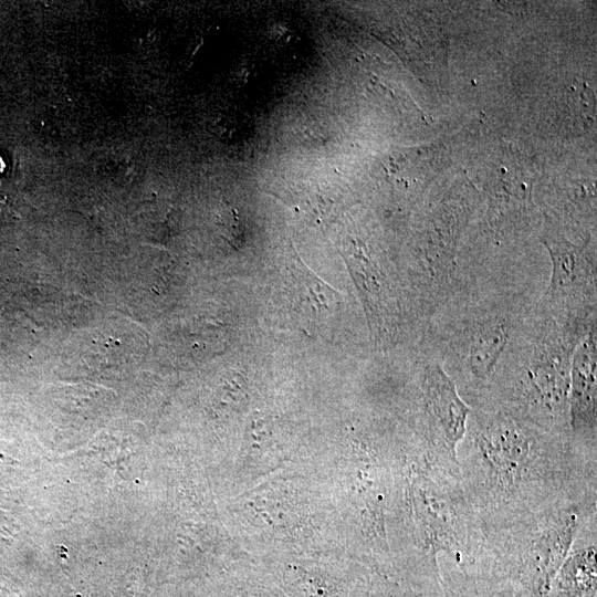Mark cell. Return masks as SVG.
I'll return each instance as SVG.
<instances>
[{
    "label": "cell",
    "mask_w": 597,
    "mask_h": 597,
    "mask_svg": "<svg viewBox=\"0 0 597 597\" xmlns=\"http://www.w3.org/2000/svg\"><path fill=\"white\" fill-rule=\"evenodd\" d=\"M467 499L484 531L504 530L595 493V471L570 436L540 429L501 407L471 408L461 439ZM585 500V499H584Z\"/></svg>",
    "instance_id": "1"
},
{
    "label": "cell",
    "mask_w": 597,
    "mask_h": 597,
    "mask_svg": "<svg viewBox=\"0 0 597 597\" xmlns=\"http://www.w3.org/2000/svg\"><path fill=\"white\" fill-rule=\"evenodd\" d=\"M540 294L531 275L461 279L416 346L442 366L470 408L493 407L532 335Z\"/></svg>",
    "instance_id": "2"
},
{
    "label": "cell",
    "mask_w": 597,
    "mask_h": 597,
    "mask_svg": "<svg viewBox=\"0 0 597 597\" xmlns=\"http://www.w3.org/2000/svg\"><path fill=\"white\" fill-rule=\"evenodd\" d=\"M537 310L528 343L494 407L504 408L551 433L572 436L568 401L572 358L588 332L561 325Z\"/></svg>",
    "instance_id": "3"
},
{
    "label": "cell",
    "mask_w": 597,
    "mask_h": 597,
    "mask_svg": "<svg viewBox=\"0 0 597 597\" xmlns=\"http://www.w3.org/2000/svg\"><path fill=\"white\" fill-rule=\"evenodd\" d=\"M470 198L453 195L430 210L411 238L397 270L411 344L416 345L434 312L457 290L462 234L473 214Z\"/></svg>",
    "instance_id": "4"
},
{
    "label": "cell",
    "mask_w": 597,
    "mask_h": 597,
    "mask_svg": "<svg viewBox=\"0 0 597 597\" xmlns=\"http://www.w3.org/2000/svg\"><path fill=\"white\" fill-rule=\"evenodd\" d=\"M540 241L551 258V276L537 307L561 325L597 328V260L593 235L572 241L546 218Z\"/></svg>",
    "instance_id": "5"
},
{
    "label": "cell",
    "mask_w": 597,
    "mask_h": 597,
    "mask_svg": "<svg viewBox=\"0 0 597 597\" xmlns=\"http://www.w3.org/2000/svg\"><path fill=\"white\" fill-rule=\"evenodd\" d=\"M409 358L412 430L433 453L457 461L471 408L433 357L413 345Z\"/></svg>",
    "instance_id": "6"
},
{
    "label": "cell",
    "mask_w": 597,
    "mask_h": 597,
    "mask_svg": "<svg viewBox=\"0 0 597 597\" xmlns=\"http://www.w3.org/2000/svg\"><path fill=\"white\" fill-rule=\"evenodd\" d=\"M597 328L577 344L570 367L569 418L576 447L587 457H596Z\"/></svg>",
    "instance_id": "7"
}]
</instances>
